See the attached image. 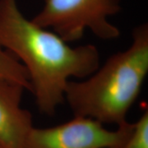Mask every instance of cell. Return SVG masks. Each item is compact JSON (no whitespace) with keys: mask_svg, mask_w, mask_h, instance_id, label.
Segmentation results:
<instances>
[{"mask_svg":"<svg viewBox=\"0 0 148 148\" xmlns=\"http://www.w3.org/2000/svg\"><path fill=\"white\" fill-rule=\"evenodd\" d=\"M0 47L27 69L39 110L53 116L72 77L86 78L101 65L93 45L72 47L22 14L16 0H0Z\"/></svg>","mask_w":148,"mask_h":148,"instance_id":"1","label":"cell"},{"mask_svg":"<svg viewBox=\"0 0 148 148\" xmlns=\"http://www.w3.org/2000/svg\"><path fill=\"white\" fill-rule=\"evenodd\" d=\"M127 49L118 52L83 81H69L64 93L74 116L117 127L127 123L148 73V25L132 33Z\"/></svg>","mask_w":148,"mask_h":148,"instance_id":"2","label":"cell"},{"mask_svg":"<svg viewBox=\"0 0 148 148\" xmlns=\"http://www.w3.org/2000/svg\"><path fill=\"white\" fill-rule=\"evenodd\" d=\"M120 10L119 0H45L42 9L32 20L67 43L81 40L87 30L110 40L119 38L120 31L109 17Z\"/></svg>","mask_w":148,"mask_h":148,"instance_id":"3","label":"cell"},{"mask_svg":"<svg viewBox=\"0 0 148 148\" xmlns=\"http://www.w3.org/2000/svg\"><path fill=\"white\" fill-rule=\"evenodd\" d=\"M132 127L133 123L127 122L110 130L93 119L75 116L57 126L33 127L24 148H122Z\"/></svg>","mask_w":148,"mask_h":148,"instance_id":"4","label":"cell"},{"mask_svg":"<svg viewBox=\"0 0 148 148\" xmlns=\"http://www.w3.org/2000/svg\"><path fill=\"white\" fill-rule=\"evenodd\" d=\"M26 88L0 77V147L24 148L33 126L30 111L21 107Z\"/></svg>","mask_w":148,"mask_h":148,"instance_id":"5","label":"cell"},{"mask_svg":"<svg viewBox=\"0 0 148 148\" xmlns=\"http://www.w3.org/2000/svg\"><path fill=\"white\" fill-rule=\"evenodd\" d=\"M0 77L16 82L32 92V85L26 68L12 53L1 47Z\"/></svg>","mask_w":148,"mask_h":148,"instance_id":"6","label":"cell"},{"mask_svg":"<svg viewBox=\"0 0 148 148\" xmlns=\"http://www.w3.org/2000/svg\"><path fill=\"white\" fill-rule=\"evenodd\" d=\"M122 148H148V110L133 123L132 132Z\"/></svg>","mask_w":148,"mask_h":148,"instance_id":"7","label":"cell"},{"mask_svg":"<svg viewBox=\"0 0 148 148\" xmlns=\"http://www.w3.org/2000/svg\"><path fill=\"white\" fill-rule=\"evenodd\" d=\"M0 148H1V147H0Z\"/></svg>","mask_w":148,"mask_h":148,"instance_id":"8","label":"cell"}]
</instances>
